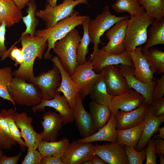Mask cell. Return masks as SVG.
Masks as SVG:
<instances>
[{"label":"cell","mask_w":164,"mask_h":164,"mask_svg":"<svg viewBox=\"0 0 164 164\" xmlns=\"http://www.w3.org/2000/svg\"><path fill=\"white\" fill-rule=\"evenodd\" d=\"M95 154L109 164H129L124 146L117 142L94 145Z\"/></svg>","instance_id":"2e32d148"},{"label":"cell","mask_w":164,"mask_h":164,"mask_svg":"<svg viewBox=\"0 0 164 164\" xmlns=\"http://www.w3.org/2000/svg\"><path fill=\"white\" fill-rule=\"evenodd\" d=\"M111 8L118 13L127 12L130 15L145 10L138 0H116L111 6Z\"/></svg>","instance_id":"8d00e7d4"},{"label":"cell","mask_w":164,"mask_h":164,"mask_svg":"<svg viewBox=\"0 0 164 164\" xmlns=\"http://www.w3.org/2000/svg\"><path fill=\"white\" fill-rule=\"evenodd\" d=\"M92 164H106L107 163L100 157L95 154L91 160Z\"/></svg>","instance_id":"816d5d0a"},{"label":"cell","mask_w":164,"mask_h":164,"mask_svg":"<svg viewBox=\"0 0 164 164\" xmlns=\"http://www.w3.org/2000/svg\"><path fill=\"white\" fill-rule=\"evenodd\" d=\"M26 5L28 6L26 10L27 14L26 16H22V18L26 28L22 33L21 36L27 34L32 36H35L36 33V28L39 23L38 19L36 17V5L35 1L31 0Z\"/></svg>","instance_id":"d6a6232c"},{"label":"cell","mask_w":164,"mask_h":164,"mask_svg":"<svg viewBox=\"0 0 164 164\" xmlns=\"http://www.w3.org/2000/svg\"><path fill=\"white\" fill-rule=\"evenodd\" d=\"M89 108L94 127L97 131L107 123L111 111L109 107L92 101L89 104Z\"/></svg>","instance_id":"f546056e"},{"label":"cell","mask_w":164,"mask_h":164,"mask_svg":"<svg viewBox=\"0 0 164 164\" xmlns=\"http://www.w3.org/2000/svg\"><path fill=\"white\" fill-rule=\"evenodd\" d=\"M13 76L11 67L0 68V97L11 102L15 110V104L9 95L7 89L8 85L12 80Z\"/></svg>","instance_id":"f35d334b"},{"label":"cell","mask_w":164,"mask_h":164,"mask_svg":"<svg viewBox=\"0 0 164 164\" xmlns=\"http://www.w3.org/2000/svg\"><path fill=\"white\" fill-rule=\"evenodd\" d=\"M8 124L9 130L14 139L20 145V149L22 152L26 151L27 147L24 141L22 139L20 132L17 127L14 119L15 110L12 108L8 110H1Z\"/></svg>","instance_id":"e575fe53"},{"label":"cell","mask_w":164,"mask_h":164,"mask_svg":"<svg viewBox=\"0 0 164 164\" xmlns=\"http://www.w3.org/2000/svg\"><path fill=\"white\" fill-rule=\"evenodd\" d=\"M154 19L143 11L130 15L124 41L125 51L128 53L143 44L147 39V28Z\"/></svg>","instance_id":"3957f363"},{"label":"cell","mask_w":164,"mask_h":164,"mask_svg":"<svg viewBox=\"0 0 164 164\" xmlns=\"http://www.w3.org/2000/svg\"><path fill=\"white\" fill-rule=\"evenodd\" d=\"M22 17L21 10L12 0H0V25L5 22L6 28L18 23Z\"/></svg>","instance_id":"d4e9b609"},{"label":"cell","mask_w":164,"mask_h":164,"mask_svg":"<svg viewBox=\"0 0 164 164\" xmlns=\"http://www.w3.org/2000/svg\"><path fill=\"white\" fill-rule=\"evenodd\" d=\"M17 142L12 137L7 122L0 110V148L11 150Z\"/></svg>","instance_id":"74e56055"},{"label":"cell","mask_w":164,"mask_h":164,"mask_svg":"<svg viewBox=\"0 0 164 164\" xmlns=\"http://www.w3.org/2000/svg\"><path fill=\"white\" fill-rule=\"evenodd\" d=\"M146 13L154 19L164 17V0H138Z\"/></svg>","instance_id":"d590c367"},{"label":"cell","mask_w":164,"mask_h":164,"mask_svg":"<svg viewBox=\"0 0 164 164\" xmlns=\"http://www.w3.org/2000/svg\"><path fill=\"white\" fill-rule=\"evenodd\" d=\"M14 119L17 127L21 130V137L23 138L27 147L36 150L42 138L39 133L34 130L32 125V117L28 116L26 112L19 113L16 112Z\"/></svg>","instance_id":"9a60e30c"},{"label":"cell","mask_w":164,"mask_h":164,"mask_svg":"<svg viewBox=\"0 0 164 164\" xmlns=\"http://www.w3.org/2000/svg\"><path fill=\"white\" fill-rule=\"evenodd\" d=\"M41 124L43 131L39 133L42 140L53 142L58 139V132L63 125V120L59 113L48 111L44 113Z\"/></svg>","instance_id":"603a6c76"},{"label":"cell","mask_w":164,"mask_h":164,"mask_svg":"<svg viewBox=\"0 0 164 164\" xmlns=\"http://www.w3.org/2000/svg\"><path fill=\"white\" fill-rule=\"evenodd\" d=\"M129 19L118 22L106 32L109 42L101 49L115 54H121L125 51L124 41Z\"/></svg>","instance_id":"7c38bea8"},{"label":"cell","mask_w":164,"mask_h":164,"mask_svg":"<svg viewBox=\"0 0 164 164\" xmlns=\"http://www.w3.org/2000/svg\"><path fill=\"white\" fill-rule=\"evenodd\" d=\"M142 46H138L129 53L134 66L133 73L135 77L145 84H151L156 79L144 56Z\"/></svg>","instance_id":"7402d4cb"},{"label":"cell","mask_w":164,"mask_h":164,"mask_svg":"<svg viewBox=\"0 0 164 164\" xmlns=\"http://www.w3.org/2000/svg\"><path fill=\"white\" fill-rule=\"evenodd\" d=\"M164 94V74L163 73L160 78H157L156 84L152 94L154 101L162 97Z\"/></svg>","instance_id":"f6af8a7d"},{"label":"cell","mask_w":164,"mask_h":164,"mask_svg":"<svg viewBox=\"0 0 164 164\" xmlns=\"http://www.w3.org/2000/svg\"><path fill=\"white\" fill-rule=\"evenodd\" d=\"M157 131H158L159 134L155 135L154 138L164 139V127L160 128L159 127Z\"/></svg>","instance_id":"f5cc1de1"},{"label":"cell","mask_w":164,"mask_h":164,"mask_svg":"<svg viewBox=\"0 0 164 164\" xmlns=\"http://www.w3.org/2000/svg\"><path fill=\"white\" fill-rule=\"evenodd\" d=\"M58 0H46V3L50 6L54 7L57 5L56 2Z\"/></svg>","instance_id":"db71d44e"},{"label":"cell","mask_w":164,"mask_h":164,"mask_svg":"<svg viewBox=\"0 0 164 164\" xmlns=\"http://www.w3.org/2000/svg\"><path fill=\"white\" fill-rule=\"evenodd\" d=\"M21 10L23 9L27 4L31 0H12Z\"/></svg>","instance_id":"f907efd6"},{"label":"cell","mask_w":164,"mask_h":164,"mask_svg":"<svg viewBox=\"0 0 164 164\" xmlns=\"http://www.w3.org/2000/svg\"><path fill=\"white\" fill-rule=\"evenodd\" d=\"M119 65V70L126 79L129 88L142 94L145 98V103L149 105L152 104L154 102L152 94L156 84L157 79L151 84L144 83L134 76V68L121 64Z\"/></svg>","instance_id":"ffe728a7"},{"label":"cell","mask_w":164,"mask_h":164,"mask_svg":"<svg viewBox=\"0 0 164 164\" xmlns=\"http://www.w3.org/2000/svg\"><path fill=\"white\" fill-rule=\"evenodd\" d=\"M51 60L58 69L61 77L60 84L56 92H61L63 94L68 101L70 108L73 110L76 103V97L78 93L77 88L58 57L54 56Z\"/></svg>","instance_id":"44dd1931"},{"label":"cell","mask_w":164,"mask_h":164,"mask_svg":"<svg viewBox=\"0 0 164 164\" xmlns=\"http://www.w3.org/2000/svg\"><path fill=\"white\" fill-rule=\"evenodd\" d=\"M147 118L140 124L125 130H117V142L121 145L135 148L140 138Z\"/></svg>","instance_id":"4316f807"},{"label":"cell","mask_w":164,"mask_h":164,"mask_svg":"<svg viewBox=\"0 0 164 164\" xmlns=\"http://www.w3.org/2000/svg\"><path fill=\"white\" fill-rule=\"evenodd\" d=\"M79 15V12L74 10L70 16L59 21L54 26L48 28L36 30V36L42 37L47 40V49L43 55L46 60H51L53 55L50 53L55 43L62 39L76 26L82 25L87 17Z\"/></svg>","instance_id":"7a4b0ae2"},{"label":"cell","mask_w":164,"mask_h":164,"mask_svg":"<svg viewBox=\"0 0 164 164\" xmlns=\"http://www.w3.org/2000/svg\"><path fill=\"white\" fill-rule=\"evenodd\" d=\"M61 81L58 69L53 63L52 68L46 72H41L34 77L30 82L37 85L41 91L42 99L48 100L52 98L56 92Z\"/></svg>","instance_id":"9c48e42d"},{"label":"cell","mask_w":164,"mask_h":164,"mask_svg":"<svg viewBox=\"0 0 164 164\" xmlns=\"http://www.w3.org/2000/svg\"><path fill=\"white\" fill-rule=\"evenodd\" d=\"M27 82L15 76L8 85V93L15 104L33 106L41 102L42 93L37 85Z\"/></svg>","instance_id":"5b68a950"},{"label":"cell","mask_w":164,"mask_h":164,"mask_svg":"<svg viewBox=\"0 0 164 164\" xmlns=\"http://www.w3.org/2000/svg\"><path fill=\"white\" fill-rule=\"evenodd\" d=\"M145 150L146 164H156V156L153 139H150L147 143Z\"/></svg>","instance_id":"ee69618b"},{"label":"cell","mask_w":164,"mask_h":164,"mask_svg":"<svg viewBox=\"0 0 164 164\" xmlns=\"http://www.w3.org/2000/svg\"><path fill=\"white\" fill-rule=\"evenodd\" d=\"M148 112L153 115L158 117L164 114V98L154 101L149 105Z\"/></svg>","instance_id":"7bdbcfd3"},{"label":"cell","mask_w":164,"mask_h":164,"mask_svg":"<svg viewBox=\"0 0 164 164\" xmlns=\"http://www.w3.org/2000/svg\"><path fill=\"white\" fill-rule=\"evenodd\" d=\"M82 164H92L91 160H87L84 162Z\"/></svg>","instance_id":"9f6ffc18"},{"label":"cell","mask_w":164,"mask_h":164,"mask_svg":"<svg viewBox=\"0 0 164 164\" xmlns=\"http://www.w3.org/2000/svg\"><path fill=\"white\" fill-rule=\"evenodd\" d=\"M164 121V114L156 117L147 112L146 121L140 138L135 148L136 151H139L143 148Z\"/></svg>","instance_id":"484cf974"},{"label":"cell","mask_w":164,"mask_h":164,"mask_svg":"<svg viewBox=\"0 0 164 164\" xmlns=\"http://www.w3.org/2000/svg\"><path fill=\"white\" fill-rule=\"evenodd\" d=\"M91 19L90 17L87 16L82 24L84 29L83 35L77 48V61L78 64H83L87 61L86 56L88 53V47L91 43L88 31V26Z\"/></svg>","instance_id":"836d02e7"},{"label":"cell","mask_w":164,"mask_h":164,"mask_svg":"<svg viewBox=\"0 0 164 164\" xmlns=\"http://www.w3.org/2000/svg\"><path fill=\"white\" fill-rule=\"evenodd\" d=\"M83 99L81 95L78 93L76 97V104L73 110L74 121L80 135L82 138H85L92 135L97 131L90 113L84 107Z\"/></svg>","instance_id":"ac0fdd59"},{"label":"cell","mask_w":164,"mask_h":164,"mask_svg":"<svg viewBox=\"0 0 164 164\" xmlns=\"http://www.w3.org/2000/svg\"><path fill=\"white\" fill-rule=\"evenodd\" d=\"M124 148L127 155L129 164H142L146 158L145 149L136 151L135 148L124 145Z\"/></svg>","instance_id":"ab89813d"},{"label":"cell","mask_w":164,"mask_h":164,"mask_svg":"<svg viewBox=\"0 0 164 164\" xmlns=\"http://www.w3.org/2000/svg\"><path fill=\"white\" fill-rule=\"evenodd\" d=\"M147 30V39L142 48V52L153 46L164 44V17L159 19H154Z\"/></svg>","instance_id":"83f0119b"},{"label":"cell","mask_w":164,"mask_h":164,"mask_svg":"<svg viewBox=\"0 0 164 164\" xmlns=\"http://www.w3.org/2000/svg\"><path fill=\"white\" fill-rule=\"evenodd\" d=\"M149 106L148 104L144 102L131 111H117L114 114L117 119L116 130L127 129L141 124L147 117Z\"/></svg>","instance_id":"d6986e66"},{"label":"cell","mask_w":164,"mask_h":164,"mask_svg":"<svg viewBox=\"0 0 164 164\" xmlns=\"http://www.w3.org/2000/svg\"><path fill=\"white\" fill-rule=\"evenodd\" d=\"M21 40L24 57L23 63L19 68L14 70L13 75L30 82L35 77L33 66L36 59L41 60L47 46V39L44 37L36 36H32L26 34L21 36L14 44Z\"/></svg>","instance_id":"6da1fadb"},{"label":"cell","mask_w":164,"mask_h":164,"mask_svg":"<svg viewBox=\"0 0 164 164\" xmlns=\"http://www.w3.org/2000/svg\"><path fill=\"white\" fill-rule=\"evenodd\" d=\"M81 39L75 27L62 39L56 42L53 49L70 76L72 74L78 65L77 48Z\"/></svg>","instance_id":"277c9868"},{"label":"cell","mask_w":164,"mask_h":164,"mask_svg":"<svg viewBox=\"0 0 164 164\" xmlns=\"http://www.w3.org/2000/svg\"><path fill=\"white\" fill-rule=\"evenodd\" d=\"M129 18V16L127 15L117 16L112 15L109 6L106 5L100 14H98L94 19H91L88 26V31L90 42L94 45L90 58L98 49L99 45L101 43L100 38L103 34L116 22Z\"/></svg>","instance_id":"8992f818"},{"label":"cell","mask_w":164,"mask_h":164,"mask_svg":"<svg viewBox=\"0 0 164 164\" xmlns=\"http://www.w3.org/2000/svg\"><path fill=\"white\" fill-rule=\"evenodd\" d=\"M159 160H160V164H164V158L163 157V155L162 154H158Z\"/></svg>","instance_id":"11a10c76"},{"label":"cell","mask_w":164,"mask_h":164,"mask_svg":"<svg viewBox=\"0 0 164 164\" xmlns=\"http://www.w3.org/2000/svg\"><path fill=\"white\" fill-rule=\"evenodd\" d=\"M1 148H0V158L2 155H3V152L1 150Z\"/></svg>","instance_id":"6f0895ef"},{"label":"cell","mask_w":164,"mask_h":164,"mask_svg":"<svg viewBox=\"0 0 164 164\" xmlns=\"http://www.w3.org/2000/svg\"><path fill=\"white\" fill-rule=\"evenodd\" d=\"M101 73L107 92L111 95L121 94L130 88L126 79L121 73L118 65L107 66Z\"/></svg>","instance_id":"4fadbf2b"},{"label":"cell","mask_w":164,"mask_h":164,"mask_svg":"<svg viewBox=\"0 0 164 164\" xmlns=\"http://www.w3.org/2000/svg\"><path fill=\"white\" fill-rule=\"evenodd\" d=\"M7 57H9L15 61L14 66L18 65H22L24 62V57L22 49L19 48L16 46L11 47L7 51L2 60H4Z\"/></svg>","instance_id":"60d3db41"},{"label":"cell","mask_w":164,"mask_h":164,"mask_svg":"<svg viewBox=\"0 0 164 164\" xmlns=\"http://www.w3.org/2000/svg\"><path fill=\"white\" fill-rule=\"evenodd\" d=\"M43 156L36 150L28 148L26 154L21 164H40Z\"/></svg>","instance_id":"b9f144b4"},{"label":"cell","mask_w":164,"mask_h":164,"mask_svg":"<svg viewBox=\"0 0 164 164\" xmlns=\"http://www.w3.org/2000/svg\"><path fill=\"white\" fill-rule=\"evenodd\" d=\"M6 28L5 22H2L0 25V57H2L1 61L7 51V47L5 44Z\"/></svg>","instance_id":"bcb514c9"},{"label":"cell","mask_w":164,"mask_h":164,"mask_svg":"<svg viewBox=\"0 0 164 164\" xmlns=\"http://www.w3.org/2000/svg\"><path fill=\"white\" fill-rule=\"evenodd\" d=\"M116 123V116L111 113L107 123L95 133L90 136L76 140L79 142H92L97 141H107L110 142H117Z\"/></svg>","instance_id":"cb8c5ba5"},{"label":"cell","mask_w":164,"mask_h":164,"mask_svg":"<svg viewBox=\"0 0 164 164\" xmlns=\"http://www.w3.org/2000/svg\"><path fill=\"white\" fill-rule=\"evenodd\" d=\"M40 164H64L61 158L54 156H43Z\"/></svg>","instance_id":"c3c4849f"},{"label":"cell","mask_w":164,"mask_h":164,"mask_svg":"<svg viewBox=\"0 0 164 164\" xmlns=\"http://www.w3.org/2000/svg\"><path fill=\"white\" fill-rule=\"evenodd\" d=\"M95 155L94 145L91 142L70 143L61 159L64 164H81L91 160Z\"/></svg>","instance_id":"30bf717a"},{"label":"cell","mask_w":164,"mask_h":164,"mask_svg":"<svg viewBox=\"0 0 164 164\" xmlns=\"http://www.w3.org/2000/svg\"><path fill=\"white\" fill-rule=\"evenodd\" d=\"M89 60L93 63L94 70L98 74L101 73L105 67L110 65L121 64L134 68L129 53L126 51L115 54L98 49Z\"/></svg>","instance_id":"8fae6325"},{"label":"cell","mask_w":164,"mask_h":164,"mask_svg":"<svg viewBox=\"0 0 164 164\" xmlns=\"http://www.w3.org/2000/svg\"><path fill=\"white\" fill-rule=\"evenodd\" d=\"M70 143L69 140L66 138H63L59 141L48 142L42 140L38 149L43 156H54L61 158Z\"/></svg>","instance_id":"f1b7e54d"},{"label":"cell","mask_w":164,"mask_h":164,"mask_svg":"<svg viewBox=\"0 0 164 164\" xmlns=\"http://www.w3.org/2000/svg\"><path fill=\"white\" fill-rule=\"evenodd\" d=\"M52 99L42 100L39 104L32 106L33 112L37 111H44L46 107L54 108L58 112L63 120V125L72 123L74 121L73 110L70 107L68 101L64 95L56 92Z\"/></svg>","instance_id":"5bb4252c"},{"label":"cell","mask_w":164,"mask_h":164,"mask_svg":"<svg viewBox=\"0 0 164 164\" xmlns=\"http://www.w3.org/2000/svg\"><path fill=\"white\" fill-rule=\"evenodd\" d=\"M89 94L92 101L108 107L113 97L108 93L101 75L93 86Z\"/></svg>","instance_id":"1f68e13d"},{"label":"cell","mask_w":164,"mask_h":164,"mask_svg":"<svg viewBox=\"0 0 164 164\" xmlns=\"http://www.w3.org/2000/svg\"><path fill=\"white\" fill-rule=\"evenodd\" d=\"M154 73L157 75L164 73V52L162 50L150 48L142 52Z\"/></svg>","instance_id":"4dcf8cb0"},{"label":"cell","mask_w":164,"mask_h":164,"mask_svg":"<svg viewBox=\"0 0 164 164\" xmlns=\"http://www.w3.org/2000/svg\"><path fill=\"white\" fill-rule=\"evenodd\" d=\"M156 153L164 154V141L163 139L157 138L153 140Z\"/></svg>","instance_id":"681fc988"},{"label":"cell","mask_w":164,"mask_h":164,"mask_svg":"<svg viewBox=\"0 0 164 164\" xmlns=\"http://www.w3.org/2000/svg\"><path fill=\"white\" fill-rule=\"evenodd\" d=\"M101 75V73L98 74L94 70L93 63L89 60L83 64H78L70 76L78 93L84 99Z\"/></svg>","instance_id":"ba28073f"},{"label":"cell","mask_w":164,"mask_h":164,"mask_svg":"<svg viewBox=\"0 0 164 164\" xmlns=\"http://www.w3.org/2000/svg\"><path fill=\"white\" fill-rule=\"evenodd\" d=\"M21 155V152L18 155L12 157H8L2 155L0 158V164H16Z\"/></svg>","instance_id":"7dc6e473"},{"label":"cell","mask_w":164,"mask_h":164,"mask_svg":"<svg viewBox=\"0 0 164 164\" xmlns=\"http://www.w3.org/2000/svg\"><path fill=\"white\" fill-rule=\"evenodd\" d=\"M144 101L142 94L130 88L121 94L113 96L109 107L114 114L118 110L128 111L138 107Z\"/></svg>","instance_id":"e0dca14e"},{"label":"cell","mask_w":164,"mask_h":164,"mask_svg":"<svg viewBox=\"0 0 164 164\" xmlns=\"http://www.w3.org/2000/svg\"><path fill=\"white\" fill-rule=\"evenodd\" d=\"M82 3L89 5L87 0H64L54 7L46 3L44 9L36 11V16L44 22L46 28H50L70 15L74 10V8Z\"/></svg>","instance_id":"52a82bcc"}]
</instances>
